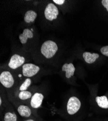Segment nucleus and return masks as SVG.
<instances>
[{
  "label": "nucleus",
  "instance_id": "nucleus-20",
  "mask_svg": "<svg viewBox=\"0 0 108 121\" xmlns=\"http://www.w3.org/2000/svg\"><path fill=\"white\" fill-rule=\"evenodd\" d=\"M23 121H37L36 120L33 119V118H28V119H26L25 120H24Z\"/></svg>",
  "mask_w": 108,
  "mask_h": 121
},
{
  "label": "nucleus",
  "instance_id": "nucleus-8",
  "mask_svg": "<svg viewBox=\"0 0 108 121\" xmlns=\"http://www.w3.org/2000/svg\"><path fill=\"white\" fill-rule=\"evenodd\" d=\"M17 112L22 117L26 119L31 118L32 115V109L27 105H20L17 107Z\"/></svg>",
  "mask_w": 108,
  "mask_h": 121
},
{
  "label": "nucleus",
  "instance_id": "nucleus-7",
  "mask_svg": "<svg viewBox=\"0 0 108 121\" xmlns=\"http://www.w3.org/2000/svg\"><path fill=\"white\" fill-rule=\"evenodd\" d=\"M44 95L42 93H35L32 96L30 100V106L34 109L40 108L44 99Z\"/></svg>",
  "mask_w": 108,
  "mask_h": 121
},
{
  "label": "nucleus",
  "instance_id": "nucleus-19",
  "mask_svg": "<svg viewBox=\"0 0 108 121\" xmlns=\"http://www.w3.org/2000/svg\"><path fill=\"white\" fill-rule=\"evenodd\" d=\"M53 2L58 5H62L65 3V0H53Z\"/></svg>",
  "mask_w": 108,
  "mask_h": 121
},
{
  "label": "nucleus",
  "instance_id": "nucleus-13",
  "mask_svg": "<svg viewBox=\"0 0 108 121\" xmlns=\"http://www.w3.org/2000/svg\"><path fill=\"white\" fill-rule=\"evenodd\" d=\"M37 17V13L33 10L27 11L24 16V21L26 23H30L33 22Z\"/></svg>",
  "mask_w": 108,
  "mask_h": 121
},
{
  "label": "nucleus",
  "instance_id": "nucleus-5",
  "mask_svg": "<svg viewBox=\"0 0 108 121\" xmlns=\"http://www.w3.org/2000/svg\"><path fill=\"white\" fill-rule=\"evenodd\" d=\"M59 15L57 7L52 3L48 4L45 8L44 15L46 18L49 21H53L56 19Z\"/></svg>",
  "mask_w": 108,
  "mask_h": 121
},
{
  "label": "nucleus",
  "instance_id": "nucleus-15",
  "mask_svg": "<svg viewBox=\"0 0 108 121\" xmlns=\"http://www.w3.org/2000/svg\"><path fill=\"white\" fill-rule=\"evenodd\" d=\"M17 97L21 100H26L31 98L32 94L30 91H23L18 92L17 93Z\"/></svg>",
  "mask_w": 108,
  "mask_h": 121
},
{
  "label": "nucleus",
  "instance_id": "nucleus-11",
  "mask_svg": "<svg viewBox=\"0 0 108 121\" xmlns=\"http://www.w3.org/2000/svg\"><path fill=\"white\" fill-rule=\"evenodd\" d=\"M82 56L86 63L91 64L94 63L96 60L99 58V55L95 53H92L90 52H85L83 53Z\"/></svg>",
  "mask_w": 108,
  "mask_h": 121
},
{
  "label": "nucleus",
  "instance_id": "nucleus-14",
  "mask_svg": "<svg viewBox=\"0 0 108 121\" xmlns=\"http://www.w3.org/2000/svg\"><path fill=\"white\" fill-rule=\"evenodd\" d=\"M3 121H18V118L14 112L8 110L4 115Z\"/></svg>",
  "mask_w": 108,
  "mask_h": 121
},
{
  "label": "nucleus",
  "instance_id": "nucleus-12",
  "mask_svg": "<svg viewBox=\"0 0 108 121\" xmlns=\"http://www.w3.org/2000/svg\"><path fill=\"white\" fill-rule=\"evenodd\" d=\"M95 101L97 105L100 108L104 109L108 108V99L106 96H96L95 97Z\"/></svg>",
  "mask_w": 108,
  "mask_h": 121
},
{
  "label": "nucleus",
  "instance_id": "nucleus-16",
  "mask_svg": "<svg viewBox=\"0 0 108 121\" xmlns=\"http://www.w3.org/2000/svg\"><path fill=\"white\" fill-rule=\"evenodd\" d=\"M32 83V80L30 78H26L19 87V92L27 91Z\"/></svg>",
  "mask_w": 108,
  "mask_h": 121
},
{
  "label": "nucleus",
  "instance_id": "nucleus-18",
  "mask_svg": "<svg viewBox=\"0 0 108 121\" xmlns=\"http://www.w3.org/2000/svg\"><path fill=\"white\" fill-rule=\"evenodd\" d=\"M102 5L106 9L107 11L108 12V0H102L101 1Z\"/></svg>",
  "mask_w": 108,
  "mask_h": 121
},
{
  "label": "nucleus",
  "instance_id": "nucleus-3",
  "mask_svg": "<svg viewBox=\"0 0 108 121\" xmlns=\"http://www.w3.org/2000/svg\"><path fill=\"white\" fill-rule=\"evenodd\" d=\"M81 107V101L76 96H72L68 99L66 110L67 113L70 115H73L77 113Z\"/></svg>",
  "mask_w": 108,
  "mask_h": 121
},
{
  "label": "nucleus",
  "instance_id": "nucleus-17",
  "mask_svg": "<svg viewBox=\"0 0 108 121\" xmlns=\"http://www.w3.org/2000/svg\"><path fill=\"white\" fill-rule=\"evenodd\" d=\"M101 53L104 56L108 57V46L103 47L100 49Z\"/></svg>",
  "mask_w": 108,
  "mask_h": 121
},
{
  "label": "nucleus",
  "instance_id": "nucleus-2",
  "mask_svg": "<svg viewBox=\"0 0 108 121\" xmlns=\"http://www.w3.org/2000/svg\"><path fill=\"white\" fill-rule=\"evenodd\" d=\"M0 82L6 89H10L15 84L16 80L13 74L8 70H4L0 74Z\"/></svg>",
  "mask_w": 108,
  "mask_h": 121
},
{
  "label": "nucleus",
  "instance_id": "nucleus-4",
  "mask_svg": "<svg viewBox=\"0 0 108 121\" xmlns=\"http://www.w3.org/2000/svg\"><path fill=\"white\" fill-rule=\"evenodd\" d=\"M40 71V67L33 64H25L22 67V73L24 77L30 78L36 75Z\"/></svg>",
  "mask_w": 108,
  "mask_h": 121
},
{
  "label": "nucleus",
  "instance_id": "nucleus-10",
  "mask_svg": "<svg viewBox=\"0 0 108 121\" xmlns=\"http://www.w3.org/2000/svg\"><path fill=\"white\" fill-rule=\"evenodd\" d=\"M34 37L33 32L29 29H25L22 32V34L19 35V39L22 44H24L27 43L28 39H31Z\"/></svg>",
  "mask_w": 108,
  "mask_h": 121
},
{
  "label": "nucleus",
  "instance_id": "nucleus-6",
  "mask_svg": "<svg viewBox=\"0 0 108 121\" xmlns=\"http://www.w3.org/2000/svg\"><path fill=\"white\" fill-rule=\"evenodd\" d=\"M25 62V59L24 57L15 54L11 57L8 65L10 69L15 70L23 66L24 65Z\"/></svg>",
  "mask_w": 108,
  "mask_h": 121
},
{
  "label": "nucleus",
  "instance_id": "nucleus-9",
  "mask_svg": "<svg viewBox=\"0 0 108 121\" xmlns=\"http://www.w3.org/2000/svg\"><path fill=\"white\" fill-rule=\"evenodd\" d=\"M62 70L63 72L65 73V78H70L74 75L75 67L72 63H66L63 65Z\"/></svg>",
  "mask_w": 108,
  "mask_h": 121
},
{
  "label": "nucleus",
  "instance_id": "nucleus-21",
  "mask_svg": "<svg viewBox=\"0 0 108 121\" xmlns=\"http://www.w3.org/2000/svg\"><path fill=\"white\" fill-rule=\"evenodd\" d=\"M2 98L1 97H0V106H1V107H2Z\"/></svg>",
  "mask_w": 108,
  "mask_h": 121
},
{
  "label": "nucleus",
  "instance_id": "nucleus-1",
  "mask_svg": "<svg viewBox=\"0 0 108 121\" xmlns=\"http://www.w3.org/2000/svg\"><path fill=\"white\" fill-rule=\"evenodd\" d=\"M57 44L52 40H47L42 45L40 51L42 54L47 59L52 58L58 51Z\"/></svg>",
  "mask_w": 108,
  "mask_h": 121
}]
</instances>
